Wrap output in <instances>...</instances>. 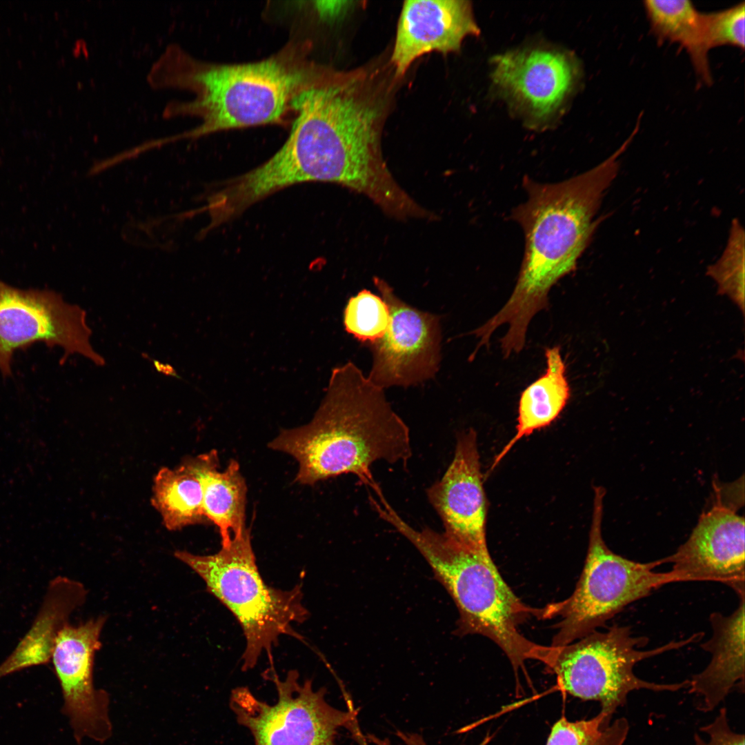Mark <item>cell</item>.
<instances>
[{"label":"cell","mask_w":745,"mask_h":745,"mask_svg":"<svg viewBox=\"0 0 745 745\" xmlns=\"http://www.w3.org/2000/svg\"><path fill=\"white\" fill-rule=\"evenodd\" d=\"M390 90L370 67H327L293 99L296 117L281 148L214 192L219 213L232 219L279 190L319 181L362 193L397 219L408 217L415 202L395 181L381 154Z\"/></svg>","instance_id":"1"},{"label":"cell","mask_w":745,"mask_h":745,"mask_svg":"<svg viewBox=\"0 0 745 745\" xmlns=\"http://www.w3.org/2000/svg\"><path fill=\"white\" fill-rule=\"evenodd\" d=\"M630 142L628 138L606 159L563 181L539 183L524 177L527 200L510 215L524 233V258L507 302L475 330L482 343L488 344L493 332L508 324V331L500 341L504 357L523 349L530 320L548 307L550 290L575 270L599 223L608 217H595L619 173V158Z\"/></svg>","instance_id":"2"},{"label":"cell","mask_w":745,"mask_h":745,"mask_svg":"<svg viewBox=\"0 0 745 745\" xmlns=\"http://www.w3.org/2000/svg\"><path fill=\"white\" fill-rule=\"evenodd\" d=\"M309 44L291 43L265 59L222 64L200 60L177 43L168 45L147 75L154 88L192 92L189 101H172L165 117L194 116V128L161 139L162 145L224 130L281 122L295 97L326 66L310 61Z\"/></svg>","instance_id":"3"},{"label":"cell","mask_w":745,"mask_h":745,"mask_svg":"<svg viewBox=\"0 0 745 745\" xmlns=\"http://www.w3.org/2000/svg\"><path fill=\"white\" fill-rule=\"evenodd\" d=\"M268 447L297 461L295 480L305 485L353 474L370 488L377 484L370 471L375 462L405 465L412 456L408 426L384 389L350 361L332 370L311 421L281 430Z\"/></svg>","instance_id":"4"},{"label":"cell","mask_w":745,"mask_h":745,"mask_svg":"<svg viewBox=\"0 0 745 745\" xmlns=\"http://www.w3.org/2000/svg\"><path fill=\"white\" fill-rule=\"evenodd\" d=\"M388 522L422 555L453 598L459 615L457 635H481L491 639L515 670L530 659L549 665L555 648L535 644L519 631L526 619L543 618L544 608L524 604L502 579L491 557L444 533L429 528L418 530L397 513L391 515Z\"/></svg>","instance_id":"5"},{"label":"cell","mask_w":745,"mask_h":745,"mask_svg":"<svg viewBox=\"0 0 745 745\" xmlns=\"http://www.w3.org/2000/svg\"><path fill=\"white\" fill-rule=\"evenodd\" d=\"M174 555L201 577L207 590L241 625L246 640L243 670L252 668L263 652L271 651L281 635H293L292 624L302 623L308 617L299 586L282 590L264 581L247 528L215 554L177 550Z\"/></svg>","instance_id":"6"},{"label":"cell","mask_w":745,"mask_h":745,"mask_svg":"<svg viewBox=\"0 0 745 745\" xmlns=\"http://www.w3.org/2000/svg\"><path fill=\"white\" fill-rule=\"evenodd\" d=\"M605 493L603 487L594 488L587 555L573 594L544 608L543 618L559 617L552 646H563L586 636L631 603L675 583L670 571H655L661 565L659 559L638 562L608 547L602 530Z\"/></svg>","instance_id":"7"},{"label":"cell","mask_w":745,"mask_h":745,"mask_svg":"<svg viewBox=\"0 0 745 745\" xmlns=\"http://www.w3.org/2000/svg\"><path fill=\"white\" fill-rule=\"evenodd\" d=\"M703 636L699 632L645 650L640 648L648 644V637L634 636L630 626L615 624L605 632L595 630L578 641L556 647L548 668L566 692L584 700L599 702L600 711L613 717L633 691L674 692L688 688L689 679L673 684L650 682L636 676L633 669L642 660L695 643Z\"/></svg>","instance_id":"8"},{"label":"cell","mask_w":745,"mask_h":745,"mask_svg":"<svg viewBox=\"0 0 745 745\" xmlns=\"http://www.w3.org/2000/svg\"><path fill=\"white\" fill-rule=\"evenodd\" d=\"M295 670L281 680L273 675L277 701L269 704L245 686L233 689L230 707L239 724L251 734L254 745H335L338 731L350 730L358 722L346 699L348 709H338L326 699V690H314L312 681L300 682Z\"/></svg>","instance_id":"9"},{"label":"cell","mask_w":745,"mask_h":745,"mask_svg":"<svg viewBox=\"0 0 745 745\" xmlns=\"http://www.w3.org/2000/svg\"><path fill=\"white\" fill-rule=\"evenodd\" d=\"M86 311L65 302L59 294L48 290H21L0 281V370L11 373L15 350L37 341L63 348V359L74 353L97 366L104 359L90 342L92 331Z\"/></svg>","instance_id":"10"},{"label":"cell","mask_w":745,"mask_h":745,"mask_svg":"<svg viewBox=\"0 0 745 745\" xmlns=\"http://www.w3.org/2000/svg\"><path fill=\"white\" fill-rule=\"evenodd\" d=\"M714 484L710 507L700 515L687 540L672 555L659 559L672 564L675 582H716L745 593L744 518L737 486Z\"/></svg>","instance_id":"11"},{"label":"cell","mask_w":745,"mask_h":745,"mask_svg":"<svg viewBox=\"0 0 745 745\" xmlns=\"http://www.w3.org/2000/svg\"><path fill=\"white\" fill-rule=\"evenodd\" d=\"M106 619L102 615L78 625L67 622L58 633L51 655L63 699L62 712L79 745L86 738L103 744L112 734L109 694L95 687L93 677Z\"/></svg>","instance_id":"12"},{"label":"cell","mask_w":745,"mask_h":745,"mask_svg":"<svg viewBox=\"0 0 745 745\" xmlns=\"http://www.w3.org/2000/svg\"><path fill=\"white\" fill-rule=\"evenodd\" d=\"M373 282L388 306L390 321L384 335L369 345L373 362L368 378L382 389L432 378L441 361L439 317L405 303L384 280L374 277Z\"/></svg>","instance_id":"13"},{"label":"cell","mask_w":745,"mask_h":745,"mask_svg":"<svg viewBox=\"0 0 745 745\" xmlns=\"http://www.w3.org/2000/svg\"><path fill=\"white\" fill-rule=\"evenodd\" d=\"M491 63L495 87L535 126L546 125L557 115L581 76L575 57L546 48L509 51L495 56Z\"/></svg>","instance_id":"14"},{"label":"cell","mask_w":745,"mask_h":745,"mask_svg":"<svg viewBox=\"0 0 745 745\" xmlns=\"http://www.w3.org/2000/svg\"><path fill=\"white\" fill-rule=\"evenodd\" d=\"M477 447L475 430L460 433L450 464L441 479L426 490V496L441 520L445 535L490 557L487 499Z\"/></svg>","instance_id":"15"},{"label":"cell","mask_w":745,"mask_h":745,"mask_svg":"<svg viewBox=\"0 0 745 745\" xmlns=\"http://www.w3.org/2000/svg\"><path fill=\"white\" fill-rule=\"evenodd\" d=\"M479 33L468 1H405L390 59L395 77L423 54L458 51L466 37Z\"/></svg>","instance_id":"16"},{"label":"cell","mask_w":745,"mask_h":745,"mask_svg":"<svg viewBox=\"0 0 745 745\" xmlns=\"http://www.w3.org/2000/svg\"><path fill=\"white\" fill-rule=\"evenodd\" d=\"M737 595L739 604L731 614L710 615L712 635L700 647L711 659L689 679V693L701 698L704 712L714 710L735 688L744 690L745 593Z\"/></svg>","instance_id":"17"},{"label":"cell","mask_w":745,"mask_h":745,"mask_svg":"<svg viewBox=\"0 0 745 745\" xmlns=\"http://www.w3.org/2000/svg\"><path fill=\"white\" fill-rule=\"evenodd\" d=\"M86 595L87 590L79 582L63 576L52 579L31 628L0 664V679L48 663L58 633L70 615L83 604Z\"/></svg>","instance_id":"18"},{"label":"cell","mask_w":745,"mask_h":745,"mask_svg":"<svg viewBox=\"0 0 745 745\" xmlns=\"http://www.w3.org/2000/svg\"><path fill=\"white\" fill-rule=\"evenodd\" d=\"M215 450L184 460L183 465L200 482L203 509L207 520L217 526L221 546L227 545L246 530L247 486L238 462L231 459L219 469Z\"/></svg>","instance_id":"19"},{"label":"cell","mask_w":745,"mask_h":745,"mask_svg":"<svg viewBox=\"0 0 745 745\" xmlns=\"http://www.w3.org/2000/svg\"><path fill=\"white\" fill-rule=\"evenodd\" d=\"M545 357V372L521 393L515 434L495 457L489 472L494 470L522 438L550 425L570 399V388L559 347L546 348Z\"/></svg>","instance_id":"20"},{"label":"cell","mask_w":745,"mask_h":745,"mask_svg":"<svg viewBox=\"0 0 745 745\" xmlns=\"http://www.w3.org/2000/svg\"><path fill=\"white\" fill-rule=\"evenodd\" d=\"M643 3L656 37L684 47L701 81L711 84L704 13L699 12L688 0H646Z\"/></svg>","instance_id":"21"},{"label":"cell","mask_w":745,"mask_h":745,"mask_svg":"<svg viewBox=\"0 0 745 745\" xmlns=\"http://www.w3.org/2000/svg\"><path fill=\"white\" fill-rule=\"evenodd\" d=\"M152 504L169 530L208 521L200 482L182 464L175 469L164 467L159 470L154 480Z\"/></svg>","instance_id":"22"},{"label":"cell","mask_w":745,"mask_h":745,"mask_svg":"<svg viewBox=\"0 0 745 745\" xmlns=\"http://www.w3.org/2000/svg\"><path fill=\"white\" fill-rule=\"evenodd\" d=\"M612 717L602 711L575 722L562 717L551 728L546 745H624L629 723L625 717L611 722Z\"/></svg>","instance_id":"23"},{"label":"cell","mask_w":745,"mask_h":745,"mask_svg":"<svg viewBox=\"0 0 745 745\" xmlns=\"http://www.w3.org/2000/svg\"><path fill=\"white\" fill-rule=\"evenodd\" d=\"M745 232L737 218L732 220L726 245L718 259L706 269L717 284L718 293L727 295L742 312L744 308Z\"/></svg>","instance_id":"24"},{"label":"cell","mask_w":745,"mask_h":745,"mask_svg":"<svg viewBox=\"0 0 745 745\" xmlns=\"http://www.w3.org/2000/svg\"><path fill=\"white\" fill-rule=\"evenodd\" d=\"M389 321V310L384 300L366 289L351 297L344 308L346 332L368 345L384 335Z\"/></svg>","instance_id":"25"},{"label":"cell","mask_w":745,"mask_h":745,"mask_svg":"<svg viewBox=\"0 0 745 745\" xmlns=\"http://www.w3.org/2000/svg\"><path fill=\"white\" fill-rule=\"evenodd\" d=\"M709 48L732 46L744 49L745 2L722 11L704 13Z\"/></svg>","instance_id":"26"},{"label":"cell","mask_w":745,"mask_h":745,"mask_svg":"<svg viewBox=\"0 0 745 745\" xmlns=\"http://www.w3.org/2000/svg\"><path fill=\"white\" fill-rule=\"evenodd\" d=\"M700 731L708 734V740H704L695 733L694 745H745L744 735L733 731L730 727L725 707L721 708L715 719L702 726Z\"/></svg>","instance_id":"27"},{"label":"cell","mask_w":745,"mask_h":745,"mask_svg":"<svg viewBox=\"0 0 745 745\" xmlns=\"http://www.w3.org/2000/svg\"><path fill=\"white\" fill-rule=\"evenodd\" d=\"M313 8L317 15L324 21H333L342 16L350 6L352 1H313Z\"/></svg>","instance_id":"28"},{"label":"cell","mask_w":745,"mask_h":745,"mask_svg":"<svg viewBox=\"0 0 745 745\" xmlns=\"http://www.w3.org/2000/svg\"><path fill=\"white\" fill-rule=\"evenodd\" d=\"M395 735L403 742L404 745H428L423 736L417 733L397 730ZM366 740L374 745H394L388 739L381 738L372 734H368ZM488 740L486 737L479 745H487Z\"/></svg>","instance_id":"29"}]
</instances>
